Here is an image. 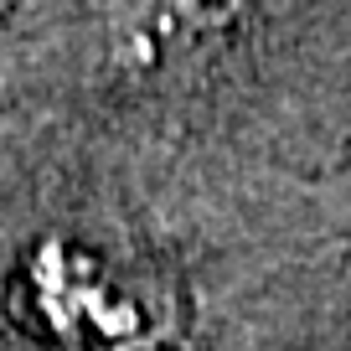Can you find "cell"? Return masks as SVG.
Masks as SVG:
<instances>
[{"label":"cell","instance_id":"1","mask_svg":"<svg viewBox=\"0 0 351 351\" xmlns=\"http://www.w3.org/2000/svg\"><path fill=\"white\" fill-rule=\"evenodd\" d=\"M26 47L57 52L62 73L99 99L145 104L176 77V52H248L274 32H300L305 11L336 0H5Z\"/></svg>","mask_w":351,"mask_h":351},{"label":"cell","instance_id":"2","mask_svg":"<svg viewBox=\"0 0 351 351\" xmlns=\"http://www.w3.org/2000/svg\"><path fill=\"white\" fill-rule=\"evenodd\" d=\"M0 336L21 351H171V279H134L130 248L52 222L0 238Z\"/></svg>","mask_w":351,"mask_h":351}]
</instances>
